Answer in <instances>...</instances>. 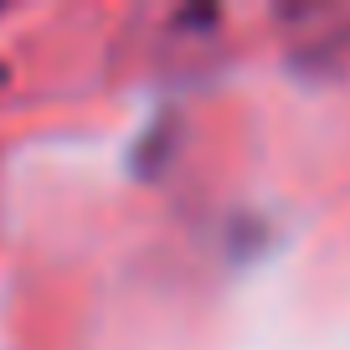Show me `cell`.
Masks as SVG:
<instances>
[]
</instances>
